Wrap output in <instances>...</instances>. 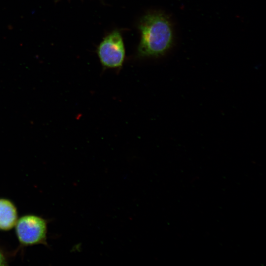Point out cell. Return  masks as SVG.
<instances>
[{
    "label": "cell",
    "mask_w": 266,
    "mask_h": 266,
    "mask_svg": "<svg viewBox=\"0 0 266 266\" xmlns=\"http://www.w3.org/2000/svg\"><path fill=\"white\" fill-rule=\"evenodd\" d=\"M138 27L140 33L137 52L139 57H159L171 47L172 27L169 19L163 13H147L141 18Z\"/></svg>",
    "instance_id": "obj_1"
},
{
    "label": "cell",
    "mask_w": 266,
    "mask_h": 266,
    "mask_svg": "<svg viewBox=\"0 0 266 266\" xmlns=\"http://www.w3.org/2000/svg\"><path fill=\"white\" fill-rule=\"evenodd\" d=\"M97 53L104 68H121L125 58V48L120 31L115 29L107 34L98 46Z\"/></svg>",
    "instance_id": "obj_2"
},
{
    "label": "cell",
    "mask_w": 266,
    "mask_h": 266,
    "mask_svg": "<svg viewBox=\"0 0 266 266\" xmlns=\"http://www.w3.org/2000/svg\"><path fill=\"white\" fill-rule=\"evenodd\" d=\"M15 227L18 239L22 245L46 244L47 223L42 218L25 215L17 220Z\"/></svg>",
    "instance_id": "obj_3"
},
{
    "label": "cell",
    "mask_w": 266,
    "mask_h": 266,
    "mask_svg": "<svg viewBox=\"0 0 266 266\" xmlns=\"http://www.w3.org/2000/svg\"><path fill=\"white\" fill-rule=\"evenodd\" d=\"M16 206L9 200L0 199V230L7 231L15 226L18 220Z\"/></svg>",
    "instance_id": "obj_4"
},
{
    "label": "cell",
    "mask_w": 266,
    "mask_h": 266,
    "mask_svg": "<svg viewBox=\"0 0 266 266\" xmlns=\"http://www.w3.org/2000/svg\"><path fill=\"white\" fill-rule=\"evenodd\" d=\"M6 265V261L5 258L1 251L0 250V266H5Z\"/></svg>",
    "instance_id": "obj_5"
}]
</instances>
